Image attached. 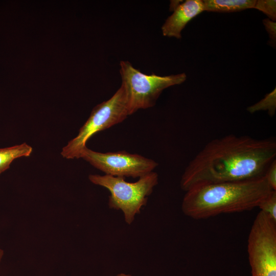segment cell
<instances>
[{
    "label": "cell",
    "mask_w": 276,
    "mask_h": 276,
    "mask_svg": "<svg viewBox=\"0 0 276 276\" xmlns=\"http://www.w3.org/2000/svg\"><path fill=\"white\" fill-rule=\"evenodd\" d=\"M273 190L264 177L198 186L186 192L181 209L196 220L249 211L258 207Z\"/></svg>",
    "instance_id": "2"
},
{
    "label": "cell",
    "mask_w": 276,
    "mask_h": 276,
    "mask_svg": "<svg viewBox=\"0 0 276 276\" xmlns=\"http://www.w3.org/2000/svg\"><path fill=\"white\" fill-rule=\"evenodd\" d=\"M88 179L93 183L105 188L110 192L109 207L121 210L125 222L131 224L135 215L146 205L148 197L158 183V175L152 171L134 182H127L124 177L106 174H90Z\"/></svg>",
    "instance_id": "3"
},
{
    "label": "cell",
    "mask_w": 276,
    "mask_h": 276,
    "mask_svg": "<svg viewBox=\"0 0 276 276\" xmlns=\"http://www.w3.org/2000/svg\"><path fill=\"white\" fill-rule=\"evenodd\" d=\"M204 11V7L202 0H187L180 4L163 25V35L180 39L181 31L187 24Z\"/></svg>",
    "instance_id": "8"
},
{
    "label": "cell",
    "mask_w": 276,
    "mask_h": 276,
    "mask_svg": "<svg viewBox=\"0 0 276 276\" xmlns=\"http://www.w3.org/2000/svg\"><path fill=\"white\" fill-rule=\"evenodd\" d=\"M247 254L251 276H276V221L262 211L251 227Z\"/></svg>",
    "instance_id": "6"
},
{
    "label": "cell",
    "mask_w": 276,
    "mask_h": 276,
    "mask_svg": "<svg viewBox=\"0 0 276 276\" xmlns=\"http://www.w3.org/2000/svg\"><path fill=\"white\" fill-rule=\"evenodd\" d=\"M275 90L274 88L272 91L266 94L264 98L258 102L248 107L247 111L252 113L260 110H267L270 116H273L276 110Z\"/></svg>",
    "instance_id": "11"
},
{
    "label": "cell",
    "mask_w": 276,
    "mask_h": 276,
    "mask_svg": "<svg viewBox=\"0 0 276 276\" xmlns=\"http://www.w3.org/2000/svg\"><path fill=\"white\" fill-rule=\"evenodd\" d=\"M265 29L268 33L270 38V45L275 47L276 41V23L269 18L263 20Z\"/></svg>",
    "instance_id": "15"
},
{
    "label": "cell",
    "mask_w": 276,
    "mask_h": 276,
    "mask_svg": "<svg viewBox=\"0 0 276 276\" xmlns=\"http://www.w3.org/2000/svg\"><path fill=\"white\" fill-rule=\"evenodd\" d=\"M276 157V142L231 134L213 139L189 162L181 177L185 192L196 186L264 177Z\"/></svg>",
    "instance_id": "1"
},
{
    "label": "cell",
    "mask_w": 276,
    "mask_h": 276,
    "mask_svg": "<svg viewBox=\"0 0 276 276\" xmlns=\"http://www.w3.org/2000/svg\"><path fill=\"white\" fill-rule=\"evenodd\" d=\"M274 221H276V191L273 190L264 198L258 206Z\"/></svg>",
    "instance_id": "12"
},
{
    "label": "cell",
    "mask_w": 276,
    "mask_h": 276,
    "mask_svg": "<svg viewBox=\"0 0 276 276\" xmlns=\"http://www.w3.org/2000/svg\"><path fill=\"white\" fill-rule=\"evenodd\" d=\"M128 116L126 93L121 85L110 99L93 108L77 136L63 147L61 155L66 159L80 158L86 142L93 135L122 122Z\"/></svg>",
    "instance_id": "5"
},
{
    "label": "cell",
    "mask_w": 276,
    "mask_h": 276,
    "mask_svg": "<svg viewBox=\"0 0 276 276\" xmlns=\"http://www.w3.org/2000/svg\"><path fill=\"white\" fill-rule=\"evenodd\" d=\"M254 9H258L266 14L270 20L276 19V1L273 0L256 1Z\"/></svg>",
    "instance_id": "13"
},
{
    "label": "cell",
    "mask_w": 276,
    "mask_h": 276,
    "mask_svg": "<svg viewBox=\"0 0 276 276\" xmlns=\"http://www.w3.org/2000/svg\"><path fill=\"white\" fill-rule=\"evenodd\" d=\"M4 255V251L2 249H0V262L3 258Z\"/></svg>",
    "instance_id": "17"
},
{
    "label": "cell",
    "mask_w": 276,
    "mask_h": 276,
    "mask_svg": "<svg viewBox=\"0 0 276 276\" xmlns=\"http://www.w3.org/2000/svg\"><path fill=\"white\" fill-rule=\"evenodd\" d=\"M32 151V147L26 143L0 148V174L10 168L14 159L21 157L29 156Z\"/></svg>",
    "instance_id": "10"
},
{
    "label": "cell",
    "mask_w": 276,
    "mask_h": 276,
    "mask_svg": "<svg viewBox=\"0 0 276 276\" xmlns=\"http://www.w3.org/2000/svg\"><path fill=\"white\" fill-rule=\"evenodd\" d=\"M120 66L121 85L126 93L129 115L153 107L165 89L180 84L187 79L185 73L163 76L145 74L125 60H121Z\"/></svg>",
    "instance_id": "4"
},
{
    "label": "cell",
    "mask_w": 276,
    "mask_h": 276,
    "mask_svg": "<svg viewBox=\"0 0 276 276\" xmlns=\"http://www.w3.org/2000/svg\"><path fill=\"white\" fill-rule=\"evenodd\" d=\"M116 276H132V275L129 274H125V273H122L118 274L116 275Z\"/></svg>",
    "instance_id": "16"
},
{
    "label": "cell",
    "mask_w": 276,
    "mask_h": 276,
    "mask_svg": "<svg viewBox=\"0 0 276 276\" xmlns=\"http://www.w3.org/2000/svg\"><path fill=\"white\" fill-rule=\"evenodd\" d=\"M204 11L233 12L254 8L256 0H203Z\"/></svg>",
    "instance_id": "9"
},
{
    "label": "cell",
    "mask_w": 276,
    "mask_h": 276,
    "mask_svg": "<svg viewBox=\"0 0 276 276\" xmlns=\"http://www.w3.org/2000/svg\"><path fill=\"white\" fill-rule=\"evenodd\" d=\"M91 166L106 175L140 178L153 171L158 164L153 159L125 151L99 152L85 147L81 154Z\"/></svg>",
    "instance_id": "7"
},
{
    "label": "cell",
    "mask_w": 276,
    "mask_h": 276,
    "mask_svg": "<svg viewBox=\"0 0 276 276\" xmlns=\"http://www.w3.org/2000/svg\"><path fill=\"white\" fill-rule=\"evenodd\" d=\"M264 177L271 189L276 191V159L268 168Z\"/></svg>",
    "instance_id": "14"
}]
</instances>
